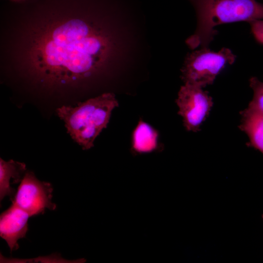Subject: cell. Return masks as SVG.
<instances>
[{
  "label": "cell",
  "instance_id": "9",
  "mask_svg": "<svg viewBox=\"0 0 263 263\" xmlns=\"http://www.w3.org/2000/svg\"><path fill=\"white\" fill-rule=\"evenodd\" d=\"M26 172V165L10 160L5 161L0 158V201L5 196H9L12 201L16 191L10 184L20 183Z\"/></svg>",
  "mask_w": 263,
  "mask_h": 263
},
{
  "label": "cell",
  "instance_id": "11",
  "mask_svg": "<svg viewBox=\"0 0 263 263\" xmlns=\"http://www.w3.org/2000/svg\"><path fill=\"white\" fill-rule=\"evenodd\" d=\"M249 85L253 90V95L248 107L263 113V80L252 77L249 80Z\"/></svg>",
  "mask_w": 263,
  "mask_h": 263
},
{
  "label": "cell",
  "instance_id": "7",
  "mask_svg": "<svg viewBox=\"0 0 263 263\" xmlns=\"http://www.w3.org/2000/svg\"><path fill=\"white\" fill-rule=\"evenodd\" d=\"M30 215L15 204L0 216V236L7 243L11 252L19 248L18 241L25 237Z\"/></svg>",
  "mask_w": 263,
  "mask_h": 263
},
{
  "label": "cell",
  "instance_id": "14",
  "mask_svg": "<svg viewBox=\"0 0 263 263\" xmlns=\"http://www.w3.org/2000/svg\"><path fill=\"white\" fill-rule=\"evenodd\" d=\"M262 218H263V215H262Z\"/></svg>",
  "mask_w": 263,
  "mask_h": 263
},
{
  "label": "cell",
  "instance_id": "5",
  "mask_svg": "<svg viewBox=\"0 0 263 263\" xmlns=\"http://www.w3.org/2000/svg\"><path fill=\"white\" fill-rule=\"evenodd\" d=\"M176 102L185 128L193 132L200 131L213 104L208 92L201 87L189 83L181 86Z\"/></svg>",
  "mask_w": 263,
  "mask_h": 263
},
{
  "label": "cell",
  "instance_id": "4",
  "mask_svg": "<svg viewBox=\"0 0 263 263\" xmlns=\"http://www.w3.org/2000/svg\"><path fill=\"white\" fill-rule=\"evenodd\" d=\"M236 56L230 49L222 48L218 52L201 48L188 54L181 69L184 83L203 88L212 84L217 76L227 64H232Z\"/></svg>",
  "mask_w": 263,
  "mask_h": 263
},
{
  "label": "cell",
  "instance_id": "1",
  "mask_svg": "<svg viewBox=\"0 0 263 263\" xmlns=\"http://www.w3.org/2000/svg\"><path fill=\"white\" fill-rule=\"evenodd\" d=\"M108 0L8 1L0 8V61L35 90L76 91L108 68Z\"/></svg>",
  "mask_w": 263,
  "mask_h": 263
},
{
  "label": "cell",
  "instance_id": "8",
  "mask_svg": "<svg viewBox=\"0 0 263 263\" xmlns=\"http://www.w3.org/2000/svg\"><path fill=\"white\" fill-rule=\"evenodd\" d=\"M241 115L239 128L247 135L248 146L263 154V113L247 107Z\"/></svg>",
  "mask_w": 263,
  "mask_h": 263
},
{
  "label": "cell",
  "instance_id": "6",
  "mask_svg": "<svg viewBox=\"0 0 263 263\" xmlns=\"http://www.w3.org/2000/svg\"><path fill=\"white\" fill-rule=\"evenodd\" d=\"M53 188L48 182L41 181L31 171H26L12 202L30 216L43 214L46 209L54 210L52 202Z\"/></svg>",
  "mask_w": 263,
  "mask_h": 263
},
{
  "label": "cell",
  "instance_id": "10",
  "mask_svg": "<svg viewBox=\"0 0 263 263\" xmlns=\"http://www.w3.org/2000/svg\"><path fill=\"white\" fill-rule=\"evenodd\" d=\"M157 132L148 123L140 121L132 134V147L138 153L150 152L158 145Z\"/></svg>",
  "mask_w": 263,
  "mask_h": 263
},
{
  "label": "cell",
  "instance_id": "2",
  "mask_svg": "<svg viewBox=\"0 0 263 263\" xmlns=\"http://www.w3.org/2000/svg\"><path fill=\"white\" fill-rule=\"evenodd\" d=\"M197 15L196 29L186 40L191 49L207 48L217 34L216 26L263 19V3L257 0H188Z\"/></svg>",
  "mask_w": 263,
  "mask_h": 263
},
{
  "label": "cell",
  "instance_id": "12",
  "mask_svg": "<svg viewBox=\"0 0 263 263\" xmlns=\"http://www.w3.org/2000/svg\"><path fill=\"white\" fill-rule=\"evenodd\" d=\"M251 33L256 40L263 45V19L255 20L248 22Z\"/></svg>",
  "mask_w": 263,
  "mask_h": 263
},
{
  "label": "cell",
  "instance_id": "3",
  "mask_svg": "<svg viewBox=\"0 0 263 263\" xmlns=\"http://www.w3.org/2000/svg\"><path fill=\"white\" fill-rule=\"evenodd\" d=\"M118 105L113 94L105 93L75 106L63 105L56 112L72 139L87 150L94 147L95 139L107 128L113 111Z\"/></svg>",
  "mask_w": 263,
  "mask_h": 263
},
{
  "label": "cell",
  "instance_id": "13",
  "mask_svg": "<svg viewBox=\"0 0 263 263\" xmlns=\"http://www.w3.org/2000/svg\"><path fill=\"white\" fill-rule=\"evenodd\" d=\"M7 0L12 2H13V3H22V2H25L27 1L28 0Z\"/></svg>",
  "mask_w": 263,
  "mask_h": 263
}]
</instances>
